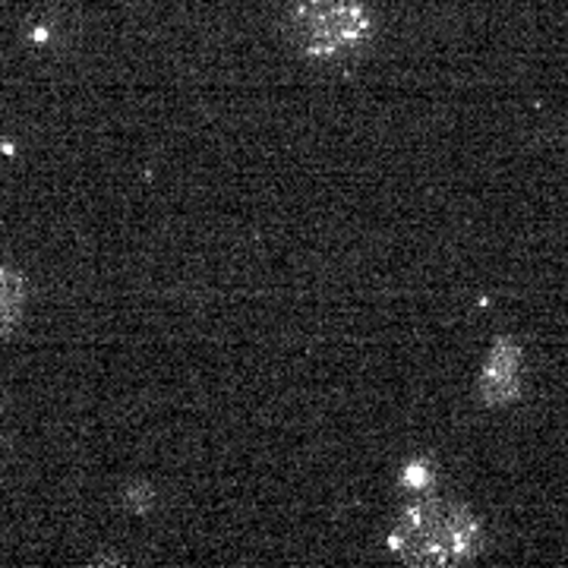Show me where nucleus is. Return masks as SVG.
<instances>
[{
  "label": "nucleus",
  "instance_id": "f257e3e1",
  "mask_svg": "<svg viewBox=\"0 0 568 568\" xmlns=\"http://www.w3.org/2000/svg\"><path fill=\"white\" fill-rule=\"evenodd\" d=\"M480 544L484 530L470 508L443 499L410 503L388 534V547L407 566H462L480 552Z\"/></svg>",
  "mask_w": 568,
  "mask_h": 568
},
{
  "label": "nucleus",
  "instance_id": "f03ea898",
  "mask_svg": "<svg viewBox=\"0 0 568 568\" xmlns=\"http://www.w3.org/2000/svg\"><path fill=\"white\" fill-rule=\"evenodd\" d=\"M287 36L313 61H342L373 39V17L364 0H294Z\"/></svg>",
  "mask_w": 568,
  "mask_h": 568
},
{
  "label": "nucleus",
  "instance_id": "7ed1b4c3",
  "mask_svg": "<svg viewBox=\"0 0 568 568\" xmlns=\"http://www.w3.org/2000/svg\"><path fill=\"white\" fill-rule=\"evenodd\" d=\"M480 402L489 407H506L521 392V351L511 338H499L489 351L484 373H480Z\"/></svg>",
  "mask_w": 568,
  "mask_h": 568
},
{
  "label": "nucleus",
  "instance_id": "20e7f679",
  "mask_svg": "<svg viewBox=\"0 0 568 568\" xmlns=\"http://www.w3.org/2000/svg\"><path fill=\"white\" fill-rule=\"evenodd\" d=\"M26 313V278L20 272L0 265V338H10Z\"/></svg>",
  "mask_w": 568,
  "mask_h": 568
}]
</instances>
